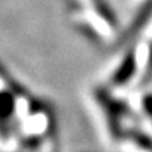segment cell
Masks as SVG:
<instances>
[{"label": "cell", "instance_id": "cell-1", "mask_svg": "<svg viewBox=\"0 0 152 152\" xmlns=\"http://www.w3.org/2000/svg\"><path fill=\"white\" fill-rule=\"evenodd\" d=\"M56 137L53 106L0 64V148L7 152H43L55 145Z\"/></svg>", "mask_w": 152, "mask_h": 152}, {"label": "cell", "instance_id": "cell-2", "mask_svg": "<svg viewBox=\"0 0 152 152\" xmlns=\"http://www.w3.org/2000/svg\"><path fill=\"white\" fill-rule=\"evenodd\" d=\"M83 27L99 39H108L118 30L115 12L106 0H69Z\"/></svg>", "mask_w": 152, "mask_h": 152}, {"label": "cell", "instance_id": "cell-3", "mask_svg": "<svg viewBox=\"0 0 152 152\" xmlns=\"http://www.w3.org/2000/svg\"><path fill=\"white\" fill-rule=\"evenodd\" d=\"M139 68V61H137V52L136 48H130L129 50L124 53L118 65L115 66L111 81L115 86H126L136 74Z\"/></svg>", "mask_w": 152, "mask_h": 152}, {"label": "cell", "instance_id": "cell-4", "mask_svg": "<svg viewBox=\"0 0 152 152\" xmlns=\"http://www.w3.org/2000/svg\"><path fill=\"white\" fill-rule=\"evenodd\" d=\"M151 18H152V0H146L145 4L140 7V10L136 13L133 22H130L129 28H127L126 33L123 34L121 42H123V43H130L132 39H134V37L146 27V24L151 21Z\"/></svg>", "mask_w": 152, "mask_h": 152}, {"label": "cell", "instance_id": "cell-5", "mask_svg": "<svg viewBox=\"0 0 152 152\" xmlns=\"http://www.w3.org/2000/svg\"><path fill=\"white\" fill-rule=\"evenodd\" d=\"M142 109L145 115L152 121V93H146L142 99Z\"/></svg>", "mask_w": 152, "mask_h": 152}]
</instances>
